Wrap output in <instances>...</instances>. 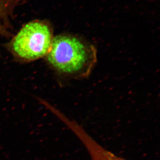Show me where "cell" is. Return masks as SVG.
<instances>
[{
    "label": "cell",
    "mask_w": 160,
    "mask_h": 160,
    "mask_svg": "<svg viewBox=\"0 0 160 160\" xmlns=\"http://www.w3.org/2000/svg\"><path fill=\"white\" fill-rule=\"evenodd\" d=\"M48 62L62 74L86 76L95 62L93 48L74 36L60 35L53 38L47 54Z\"/></svg>",
    "instance_id": "6da1fadb"
},
{
    "label": "cell",
    "mask_w": 160,
    "mask_h": 160,
    "mask_svg": "<svg viewBox=\"0 0 160 160\" xmlns=\"http://www.w3.org/2000/svg\"><path fill=\"white\" fill-rule=\"evenodd\" d=\"M53 38L52 29L47 23L34 20L23 26L8 46L16 58L30 62L47 56Z\"/></svg>",
    "instance_id": "7a4b0ae2"
},
{
    "label": "cell",
    "mask_w": 160,
    "mask_h": 160,
    "mask_svg": "<svg viewBox=\"0 0 160 160\" xmlns=\"http://www.w3.org/2000/svg\"><path fill=\"white\" fill-rule=\"evenodd\" d=\"M42 104L57 117L78 138L86 148L91 160H125L103 148L88 134L81 125L68 118L49 103L44 101Z\"/></svg>",
    "instance_id": "3957f363"
},
{
    "label": "cell",
    "mask_w": 160,
    "mask_h": 160,
    "mask_svg": "<svg viewBox=\"0 0 160 160\" xmlns=\"http://www.w3.org/2000/svg\"><path fill=\"white\" fill-rule=\"evenodd\" d=\"M22 0H0V39L11 35V19Z\"/></svg>",
    "instance_id": "277c9868"
}]
</instances>
